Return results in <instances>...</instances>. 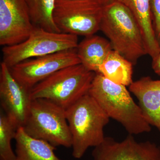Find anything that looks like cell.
<instances>
[{
	"label": "cell",
	"mask_w": 160,
	"mask_h": 160,
	"mask_svg": "<svg viewBox=\"0 0 160 160\" xmlns=\"http://www.w3.org/2000/svg\"><path fill=\"white\" fill-rule=\"evenodd\" d=\"M133 64L112 49L100 66L99 72L116 84L129 86L133 82Z\"/></svg>",
	"instance_id": "obj_16"
},
{
	"label": "cell",
	"mask_w": 160,
	"mask_h": 160,
	"mask_svg": "<svg viewBox=\"0 0 160 160\" xmlns=\"http://www.w3.org/2000/svg\"><path fill=\"white\" fill-rule=\"evenodd\" d=\"M79 64L76 49L26 60L9 69L14 78L30 91L38 83L60 69Z\"/></svg>",
	"instance_id": "obj_8"
},
{
	"label": "cell",
	"mask_w": 160,
	"mask_h": 160,
	"mask_svg": "<svg viewBox=\"0 0 160 160\" xmlns=\"http://www.w3.org/2000/svg\"><path fill=\"white\" fill-rule=\"evenodd\" d=\"M112 49L133 65L147 54L142 32L133 15L123 4L114 2L104 6L100 29Z\"/></svg>",
	"instance_id": "obj_3"
},
{
	"label": "cell",
	"mask_w": 160,
	"mask_h": 160,
	"mask_svg": "<svg viewBox=\"0 0 160 160\" xmlns=\"http://www.w3.org/2000/svg\"><path fill=\"white\" fill-rule=\"evenodd\" d=\"M152 67L153 71L160 76V52L157 56L152 59Z\"/></svg>",
	"instance_id": "obj_20"
},
{
	"label": "cell",
	"mask_w": 160,
	"mask_h": 160,
	"mask_svg": "<svg viewBox=\"0 0 160 160\" xmlns=\"http://www.w3.org/2000/svg\"><path fill=\"white\" fill-rule=\"evenodd\" d=\"M78 36L51 32L34 26L29 37L22 42L3 47V62L9 68L26 60L58 52L76 49Z\"/></svg>",
	"instance_id": "obj_6"
},
{
	"label": "cell",
	"mask_w": 160,
	"mask_h": 160,
	"mask_svg": "<svg viewBox=\"0 0 160 160\" xmlns=\"http://www.w3.org/2000/svg\"><path fill=\"white\" fill-rule=\"evenodd\" d=\"M14 121L6 114L0 115V159L14 160L15 153L12 148L11 142L14 139L18 128Z\"/></svg>",
	"instance_id": "obj_18"
},
{
	"label": "cell",
	"mask_w": 160,
	"mask_h": 160,
	"mask_svg": "<svg viewBox=\"0 0 160 160\" xmlns=\"http://www.w3.org/2000/svg\"><path fill=\"white\" fill-rule=\"evenodd\" d=\"M150 3L152 26L160 45V0H150Z\"/></svg>",
	"instance_id": "obj_19"
},
{
	"label": "cell",
	"mask_w": 160,
	"mask_h": 160,
	"mask_svg": "<svg viewBox=\"0 0 160 160\" xmlns=\"http://www.w3.org/2000/svg\"><path fill=\"white\" fill-rule=\"evenodd\" d=\"M26 0H0V45L22 42L34 29Z\"/></svg>",
	"instance_id": "obj_9"
},
{
	"label": "cell",
	"mask_w": 160,
	"mask_h": 160,
	"mask_svg": "<svg viewBox=\"0 0 160 160\" xmlns=\"http://www.w3.org/2000/svg\"><path fill=\"white\" fill-rule=\"evenodd\" d=\"M150 0H115L129 9L136 20L142 34L147 54L154 58L160 52L152 20Z\"/></svg>",
	"instance_id": "obj_13"
},
{
	"label": "cell",
	"mask_w": 160,
	"mask_h": 160,
	"mask_svg": "<svg viewBox=\"0 0 160 160\" xmlns=\"http://www.w3.org/2000/svg\"><path fill=\"white\" fill-rule=\"evenodd\" d=\"M100 1L104 6H106V5H109V4L113 2L115 0H100Z\"/></svg>",
	"instance_id": "obj_21"
},
{
	"label": "cell",
	"mask_w": 160,
	"mask_h": 160,
	"mask_svg": "<svg viewBox=\"0 0 160 160\" xmlns=\"http://www.w3.org/2000/svg\"><path fill=\"white\" fill-rule=\"evenodd\" d=\"M76 49L81 64L88 70L98 73L112 48L108 40L93 35L86 37L79 43Z\"/></svg>",
	"instance_id": "obj_15"
},
{
	"label": "cell",
	"mask_w": 160,
	"mask_h": 160,
	"mask_svg": "<svg viewBox=\"0 0 160 160\" xmlns=\"http://www.w3.org/2000/svg\"><path fill=\"white\" fill-rule=\"evenodd\" d=\"M0 101L6 114L19 127L24 126L32 100L29 90L23 87L3 62L0 69Z\"/></svg>",
	"instance_id": "obj_11"
},
{
	"label": "cell",
	"mask_w": 160,
	"mask_h": 160,
	"mask_svg": "<svg viewBox=\"0 0 160 160\" xmlns=\"http://www.w3.org/2000/svg\"><path fill=\"white\" fill-rule=\"evenodd\" d=\"M14 139V160H62L55 153V147L44 140L31 137L22 126L18 128Z\"/></svg>",
	"instance_id": "obj_14"
},
{
	"label": "cell",
	"mask_w": 160,
	"mask_h": 160,
	"mask_svg": "<svg viewBox=\"0 0 160 160\" xmlns=\"http://www.w3.org/2000/svg\"><path fill=\"white\" fill-rule=\"evenodd\" d=\"M92 155L93 160H160V146L150 141L138 142L132 135L120 142L106 137Z\"/></svg>",
	"instance_id": "obj_10"
},
{
	"label": "cell",
	"mask_w": 160,
	"mask_h": 160,
	"mask_svg": "<svg viewBox=\"0 0 160 160\" xmlns=\"http://www.w3.org/2000/svg\"><path fill=\"white\" fill-rule=\"evenodd\" d=\"M88 93L109 118L120 123L129 134L151 131V126L126 86L116 84L101 73H96Z\"/></svg>",
	"instance_id": "obj_1"
},
{
	"label": "cell",
	"mask_w": 160,
	"mask_h": 160,
	"mask_svg": "<svg viewBox=\"0 0 160 160\" xmlns=\"http://www.w3.org/2000/svg\"><path fill=\"white\" fill-rule=\"evenodd\" d=\"M104 7L100 0H56L53 20L61 32L90 36L100 30Z\"/></svg>",
	"instance_id": "obj_7"
},
{
	"label": "cell",
	"mask_w": 160,
	"mask_h": 160,
	"mask_svg": "<svg viewBox=\"0 0 160 160\" xmlns=\"http://www.w3.org/2000/svg\"><path fill=\"white\" fill-rule=\"evenodd\" d=\"M33 26L51 32H61L55 25L53 12L56 0H26Z\"/></svg>",
	"instance_id": "obj_17"
},
{
	"label": "cell",
	"mask_w": 160,
	"mask_h": 160,
	"mask_svg": "<svg viewBox=\"0 0 160 160\" xmlns=\"http://www.w3.org/2000/svg\"><path fill=\"white\" fill-rule=\"evenodd\" d=\"M66 115L75 158H81L89 148L104 142V128L110 118L89 93L66 109Z\"/></svg>",
	"instance_id": "obj_2"
},
{
	"label": "cell",
	"mask_w": 160,
	"mask_h": 160,
	"mask_svg": "<svg viewBox=\"0 0 160 160\" xmlns=\"http://www.w3.org/2000/svg\"><path fill=\"white\" fill-rule=\"evenodd\" d=\"M23 127L31 137L44 140L54 147H72V138L66 110L49 100H32Z\"/></svg>",
	"instance_id": "obj_5"
},
{
	"label": "cell",
	"mask_w": 160,
	"mask_h": 160,
	"mask_svg": "<svg viewBox=\"0 0 160 160\" xmlns=\"http://www.w3.org/2000/svg\"><path fill=\"white\" fill-rule=\"evenodd\" d=\"M129 90L138 99L147 122L160 132V80L141 78L132 83Z\"/></svg>",
	"instance_id": "obj_12"
},
{
	"label": "cell",
	"mask_w": 160,
	"mask_h": 160,
	"mask_svg": "<svg viewBox=\"0 0 160 160\" xmlns=\"http://www.w3.org/2000/svg\"><path fill=\"white\" fill-rule=\"evenodd\" d=\"M95 74L82 64L68 66L32 87L30 99L49 100L66 110L88 93Z\"/></svg>",
	"instance_id": "obj_4"
}]
</instances>
